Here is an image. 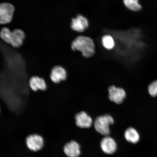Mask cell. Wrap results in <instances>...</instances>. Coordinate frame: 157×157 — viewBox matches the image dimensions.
Returning <instances> with one entry per match:
<instances>
[{
    "mask_svg": "<svg viewBox=\"0 0 157 157\" xmlns=\"http://www.w3.org/2000/svg\"><path fill=\"white\" fill-rule=\"evenodd\" d=\"M71 48L74 51L81 52L86 58L91 57L95 53V45L93 39L83 35L76 37L72 43Z\"/></svg>",
    "mask_w": 157,
    "mask_h": 157,
    "instance_id": "1",
    "label": "cell"
},
{
    "mask_svg": "<svg viewBox=\"0 0 157 157\" xmlns=\"http://www.w3.org/2000/svg\"><path fill=\"white\" fill-rule=\"evenodd\" d=\"M113 118L109 114H105L96 117L94 121V127L98 132L107 136L110 132L109 125L114 123Z\"/></svg>",
    "mask_w": 157,
    "mask_h": 157,
    "instance_id": "2",
    "label": "cell"
},
{
    "mask_svg": "<svg viewBox=\"0 0 157 157\" xmlns=\"http://www.w3.org/2000/svg\"><path fill=\"white\" fill-rule=\"evenodd\" d=\"M110 101L117 105H120L126 98V93L123 88L112 85L108 88Z\"/></svg>",
    "mask_w": 157,
    "mask_h": 157,
    "instance_id": "3",
    "label": "cell"
},
{
    "mask_svg": "<svg viewBox=\"0 0 157 157\" xmlns=\"http://www.w3.org/2000/svg\"><path fill=\"white\" fill-rule=\"evenodd\" d=\"M14 10V6L11 4L4 3L0 4V25L11 22Z\"/></svg>",
    "mask_w": 157,
    "mask_h": 157,
    "instance_id": "4",
    "label": "cell"
},
{
    "mask_svg": "<svg viewBox=\"0 0 157 157\" xmlns=\"http://www.w3.org/2000/svg\"><path fill=\"white\" fill-rule=\"evenodd\" d=\"M89 26V21L86 17L82 15H78L72 18L71 27L75 32L83 33Z\"/></svg>",
    "mask_w": 157,
    "mask_h": 157,
    "instance_id": "5",
    "label": "cell"
},
{
    "mask_svg": "<svg viewBox=\"0 0 157 157\" xmlns=\"http://www.w3.org/2000/svg\"><path fill=\"white\" fill-rule=\"evenodd\" d=\"M44 140L40 135H31L27 136L26 143L29 150L33 151H38L42 149L44 146Z\"/></svg>",
    "mask_w": 157,
    "mask_h": 157,
    "instance_id": "6",
    "label": "cell"
},
{
    "mask_svg": "<svg viewBox=\"0 0 157 157\" xmlns=\"http://www.w3.org/2000/svg\"><path fill=\"white\" fill-rule=\"evenodd\" d=\"M67 77V72L63 67L56 66L51 70L50 77L51 81L55 84H59L65 81Z\"/></svg>",
    "mask_w": 157,
    "mask_h": 157,
    "instance_id": "7",
    "label": "cell"
},
{
    "mask_svg": "<svg viewBox=\"0 0 157 157\" xmlns=\"http://www.w3.org/2000/svg\"><path fill=\"white\" fill-rule=\"evenodd\" d=\"M76 125L81 128H89L93 123V119L84 111L80 112L75 117Z\"/></svg>",
    "mask_w": 157,
    "mask_h": 157,
    "instance_id": "8",
    "label": "cell"
},
{
    "mask_svg": "<svg viewBox=\"0 0 157 157\" xmlns=\"http://www.w3.org/2000/svg\"><path fill=\"white\" fill-rule=\"evenodd\" d=\"M29 86L34 92L44 91L47 89V84L44 78L37 76H34L29 78Z\"/></svg>",
    "mask_w": 157,
    "mask_h": 157,
    "instance_id": "9",
    "label": "cell"
},
{
    "mask_svg": "<svg viewBox=\"0 0 157 157\" xmlns=\"http://www.w3.org/2000/svg\"><path fill=\"white\" fill-rule=\"evenodd\" d=\"M101 148L103 151L107 154H112L114 153L117 149L116 143L111 137L106 136L102 140Z\"/></svg>",
    "mask_w": 157,
    "mask_h": 157,
    "instance_id": "10",
    "label": "cell"
},
{
    "mask_svg": "<svg viewBox=\"0 0 157 157\" xmlns=\"http://www.w3.org/2000/svg\"><path fill=\"white\" fill-rule=\"evenodd\" d=\"M25 38L24 31L20 29H15L12 31L11 45L15 48H18L22 46Z\"/></svg>",
    "mask_w": 157,
    "mask_h": 157,
    "instance_id": "11",
    "label": "cell"
},
{
    "mask_svg": "<svg viewBox=\"0 0 157 157\" xmlns=\"http://www.w3.org/2000/svg\"><path fill=\"white\" fill-rule=\"evenodd\" d=\"M64 151L68 157H78L80 154L79 145L74 141L67 143L64 147Z\"/></svg>",
    "mask_w": 157,
    "mask_h": 157,
    "instance_id": "12",
    "label": "cell"
},
{
    "mask_svg": "<svg viewBox=\"0 0 157 157\" xmlns=\"http://www.w3.org/2000/svg\"><path fill=\"white\" fill-rule=\"evenodd\" d=\"M125 137L126 140L129 142L136 143L140 139V136L137 131L132 127L128 128L125 132Z\"/></svg>",
    "mask_w": 157,
    "mask_h": 157,
    "instance_id": "13",
    "label": "cell"
},
{
    "mask_svg": "<svg viewBox=\"0 0 157 157\" xmlns=\"http://www.w3.org/2000/svg\"><path fill=\"white\" fill-rule=\"evenodd\" d=\"M101 42L103 48L108 50H113L115 46L114 39L109 34L104 35L102 37Z\"/></svg>",
    "mask_w": 157,
    "mask_h": 157,
    "instance_id": "14",
    "label": "cell"
},
{
    "mask_svg": "<svg viewBox=\"0 0 157 157\" xmlns=\"http://www.w3.org/2000/svg\"><path fill=\"white\" fill-rule=\"evenodd\" d=\"M123 2L125 7L129 10L137 12L142 9L139 0H123Z\"/></svg>",
    "mask_w": 157,
    "mask_h": 157,
    "instance_id": "15",
    "label": "cell"
},
{
    "mask_svg": "<svg viewBox=\"0 0 157 157\" xmlns=\"http://www.w3.org/2000/svg\"><path fill=\"white\" fill-rule=\"evenodd\" d=\"M12 35V32L6 27L2 29L0 31V37L7 44H11Z\"/></svg>",
    "mask_w": 157,
    "mask_h": 157,
    "instance_id": "16",
    "label": "cell"
},
{
    "mask_svg": "<svg viewBox=\"0 0 157 157\" xmlns=\"http://www.w3.org/2000/svg\"><path fill=\"white\" fill-rule=\"evenodd\" d=\"M148 91L151 97L153 98L157 97V80H154L149 84Z\"/></svg>",
    "mask_w": 157,
    "mask_h": 157,
    "instance_id": "17",
    "label": "cell"
},
{
    "mask_svg": "<svg viewBox=\"0 0 157 157\" xmlns=\"http://www.w3.org/2000/svg\"><path fill=\"white\" fill-rule=\"evenodd\" d=\"M0 113H1V106H0Z\"/></svg>",
    "mask_w": 157,
    "mask_h": 157,
    "instance_id": "18",
    "label": "cell"
}]
</instances>
